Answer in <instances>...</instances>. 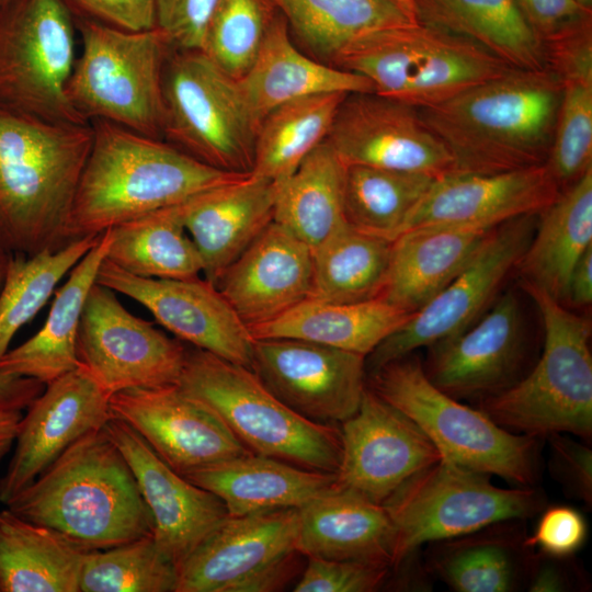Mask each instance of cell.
Returning <instances> with one entry per match:
<instances>
[{"label":"cell","instance_id":"obj_1","mask_svg":"<svg viewBox=\"0 0 592 592\" xmlns=\"http://www.w3.org/2000/svg\"><path fill=\"white\" fill-rule=\"evenodd\" d=\"M90 124L92 144L73 197L67 243L248 175L215 169L163 139L106 121Z\"/></svg>","mask_w":592,"mask_h":592},{"label":"cell","instance_id":"obj_2","mask_svg":"<svg viewBox=\"0 0 592 592\" xmlns=\"http://www.w3.org/2000/svg\"><path fill=\"white\" fill-rule=\"evenodd\" d=\"M560 98L550 69H511L419 111L455 172L499 173L546 163Z\"/></svg>","mask_w":592,"mask_h":592},{"label":"cell","instance_id":"obj_3","mask_svg":"<svg viewBox=\"0 0 592 592\" xmlns=\"http://www.w3.org/2000/svg\"><path fill=\"white\" fill-rule=\"evenodd\" d=\"M91 144V124L46 121L0 105L1 248L31 255L67 244Z\"/></svg>","mask_w":592,"mask_h":592},{"label":"cell","instance_id":"obj_4","mask_svg":"<svg viewBox=\"0 0 592 592\" xmlns=\"http://www.w3.org/2000/svg\"><path fill=\"white\" fill-rule=\"evenodd\" d=\"M5 505L87 551L153 532L152 515L132 469L104 428L71 444Z\"/></svg>","mask_w":592,"mask_h":592},{"label":"cell","instance_id":"obj_5","mask_svg":"<svg viewBox=\"0 0 592 592\" xmlns=\"http://www.w3.org/2000/svg\"><path fill=\"white\" fill-rule=\"evenodd\" d=\"M536 304L544 328L543 351L514 385L478 401L498 425L538 439L562 433L592 436L590 321L539 287L521 281Z\"/></svg>","mask_w":592,"mask_h":592},{"label":"cell","instance_id":"obj_6","mask_svg":"<svg viewBox=\"0 0 592 592\" xmlns=\"http://www.w3.org/2000/svg\"><path fill=\"white\" fill-rule=\"evenodd\" d=\"M178 386L209 407L251 453L337 474L340 430L296 413L251 368L194 348L186 350Z\"/></svg>","mask_w":592,"mask_h":592},{"label":"cell","instance_id":"obj_7","mask_svg":"<svg viewBox=\"0 0 592 592\" xmlns=\"http://www.w3.org/2000/svg\"><path fill=\"white\" fill-rule=\"evenodd\" d=\"M368 388L409 417L443 458L469 470L497 476L514 487H535L539 439L513 433L478 408L439 389L411 354L371 371Z\"/></svg>","mask_w":592,"mask_h":592},{"label":"cell","instance_id":"obj_8","mask_svg":"<svg viewBox=\"0 0 592 592\" xmlns=\"http://www.w3.org/2000/svg\"><path fill=\"white\" fill-rule=\"evenodd\" d=\"M332 66L363 76L375 93L417 109L514 69L479 45L418 21L356 38Z\"/></svg>","mask_w":592,"mask_h":592},{"label":"cell","instance_id":"obj_9","mask_svg":"<svg viewBox=\"0 0 592 592\" xmlns=\"http://www.w3.org/2000/svg\"><path fill=\"white\" fill-rule=\"evenodd\" d=\"M81 39L66 93L87 121L163 139V75L173 50L158 29L125 31L75 19Z\"/></svg>","mask_w":592,"mask_h":592},{"label":"cell","instance_id":"obj_10","mask_svg":"<svg viewBox=\"0 0 592 592\" xmlns=\"http://www.w3.org/2000/svg\"><path fill=\"white\" fill-rule=\"evenodd\" d=\"M383 506L396 531V567L423 544L532 517L546 502L535 487H498L490 476L442 457L409 479Z\"/></svg>","mask_w":592,"mask_h":592},{"label":"cell","instance_id":"obj_11","mask_svg":"<svg viewBox=\"0 0 592 592\" xmlns=\"http://www.w3.org/2000/svg\"><path fill=\"white\" fill-rule=\"evenodd\" d=\"M163 102V140L215 169L251 173L259 124L238 80L202 50L171 52Z\"/></svg>","mask_w":592,"mask_h":592},{"label":"cell","instance_id":"obj_12","mask_svg":"<svg viewBox=\"0 0 592 592\" xmlns=\"http://www.w3.org/2000/svg\"><path fill=\"white\" fill-rule=\"evenodd\" d=\"M76 23L62 0L0 4V105L46 121L90 124L66 86L76 60Z\"/></svg>","mask_w":592,"mask_h":592},{"label":"cell","instance_id":"obj_13","mask_svg":"<svg viewBox=\"0 0 592 592\" xmlns=\"http://www.w3.org/2000/svg\"><path fill=\"white\" fill-rule=\"evenodd\" d=\"M537 216H520L494 227L468 264L367 356L371 371L471 326L516 270L534 235Z\"/></svg>","mask_w":592,"mask_h":592},{"label":"cell","instance_id":"obj_14","mask_svg":"<svg viewBox=\"0 0 592 592\" xmlns=\"http://www.w3.org/2000/svg\"><path fill=\"white\" fill-rule=\"evenodd\" d=\"M185 346L129 312L115 292L95 282L78 331L77 356L110 397L118 391L177 385Z\"/></svg>","mask_w":592,"mask_h":592},{"label":"cell","instance_id":"obj_15","mask_svg":"<svg viewBox=\"0 0 592 592\" xmlns=\"http://www.w3.org/2000/svg\"><path fill=\"white\" fill-rule=\"evenodd\" d=\"M326 140L345 166L417 172L434 179L455 172L452 156L419 109L375 92L348 94Z\"/></svg>","mask_w":592,"mask_h":592},{"label":"cell","instance_id":"obj_16","mask_svg":"<svg viewBox=\"0 0 592 592\" xmlns=\"http://www.w3.org/2000/svg\"><path fill=\"white\" fill-rule=\"evenodd\" d=\"M366 356L297 339L253 341L251 369L283 403L318 423L353 415L366 388Z\"/></svg>","mask_w":592,"mask_h":592},{"label":"cell","instance_id":"obj_17","mask_svg":"<svg viewBox=\"0 0 592 592\" xmlns=\"http://www.w3.org/2000/svg\"><path fill=\"white\" fill-rule=\"evenodd\" d=\"M341 423L338 483L374 503L383 505L409 479L442 458L409 417L367 385L356 412Z\"/></svg>","mask_w":592,"mask_h":592},{"label":"cell","instance_id":"obj_18","mask_svg":"<svg viewBox=\"0 0 592 592\" xmlns=\"http://www.w3.org/2000/svg\"><path fill=\"white\" fill-rule=\"evenodd\" d=\"M95 282L143 305L180 340L251 368L254 340L248 326L207 280L140 277L104 259Z\"/></svg>","mask_w":592,"mask_h":592},{"label":"cell","instance_id":"obj_19","mask_svg":"<svg viewBox=\"0 0 592 592\" xmlns=\"http://www.w3.org/2000/svg\"><path fill=\"white\" fill-rule=\"evenodd\" d=\"M110 408L183 477L250 453L209 407L178 384L118 391L110 397Z\"/></svg>","mask_w":592,"mask_h":592},{"label":"cell","instance_id":"obj_20","mask_svg":"<svg viewBox=\"0 0 592 592\" xmlns=\"http://www.w3.org/2000/svg\"><path fill=\"white\" fill-rule=\"evenodd\" d=\"M471 326L432 345L423 369L445 394L477 402L519 382L526 342L516 295H501Z\"/></svg>","mask_w":592,"mask_h":592},{"label":"cell","instance_id":"obj_21","mask_svg":"<svg viewBox=\"0 0 592 592\" xmlns=\"http://www.w3.org/2000/svg\"><path fill=\"white\" fill-rule=\"evenodd\" d=\"M112 417L110 396L80 364L45 385L20 421L13 456L0 478V502L7 504L71 444L103 429Z\"/></svg>","mask_w":592,"mask_h":592},{"label":"cell","instance_id":"obj_22","mask_svg":"<svg viewBox=\"0 0 592 592\" xmlns=\"http://www.w3.org/2000/svg\"><path fill=\"white\" fill-rule=\"evenodd\" d=\"M104 431L121 451L153 520V538L177 567L229 514L223 501L174 471L124 421Z\"/></svg>","mask_w":592,"mask_h":592},{"label":"cell","instance_id":"obj_23","mask_svg":"<svg viewBox=\"0 0 592 592\" xmlns=\"http://www.w3.org/2000/svg\"><path fill=\"white\" fill-rule=\"evenodd\" d=\"M559 193L545 163L499 173L454 172L434 181L400 234L432 225L496 227L539 214Z\"/></svg>","mask_w":592,"mask_h":592},{"label":"cell","instance_id":"obj_24","mask_svg":"<svg viewBox=\"0 0 592 592\" xmlns=\"http://www.w3.org/2000/svg\"><path fill=\"white\" fill-rule=\"evenodd\" d=\"M312 250L272 221L215 285L248 326L272 320L310 296Z\"/></svg>","mask_w":592,"mask_h":592},{"label":"cell","instance_id":"obj_25","mask_svg":"<svg viewBox=\"0 0 592 592\" xmlns=\"http://www.w3.org/2000/svg\"><path fill=\"white\" fill-rule=\"evenodd\" d=\"M297 508L228 515L178 566L175 592H227L263 565L295 550Z\"/></svg>","mask_w":592,"mask_h":592},{"label":"cell","instance_id":"obj_26","mask_svg":"<svg viewBox=\"0 0 592 592\" xmlns=\"http://www.w3.org/2000/svg\"><path fill=\"white\" fill-rule=\"evenodd\" d=\"M276 183L251 173L202 192L184 203V226L203 265L217 284L224 272L273 221Z\"/></svg>","mask_w":592,"mask_h":592},{"label":"cell","instance_id":"obj_27","mask_svg":"<svg viewBox=\"0 0 592 592\" xmlns=\"http://www.w3.org/2000/svg\"><path fill=\"white\" fill-rule=\"evenodd\" d=\"M298 515L301 555L395 567L396 531L382 504L339 485L298 508Z\"/></svg>","mask_w":592,"mask_h":592},{"label":"cell","instance_id":"obj_28","mask_svg":"<svg viewBox=\"0 0 592 592\" xmlns=\"http://www.w3.org/2000/svg\"><path fill=\"white\" fill-rule=\"evenodd\" d=\"M493 228L432 225L401 232L392 240L379 298L408 312L419 311L468 264Z\"/></svg>","mask_w":592,"mask_h":592},{"label":"cell","instance_id":"obj_29","mask_svg":"<svg viewBox=\"0 0 592 592\" xmlns=\"http://www.w3.org/2000/svg\"><path fill=\"white\" fill-rule=\"evenodd\" d=\"M238 83L259 126L272 110L299 98L374 92L372 83L363 76L322 62L298 49L280 13L271 23L252 66Z\"/></svg>","mask_w":592,"mask_h":592},{"label":"cell","instance_id":"obj_30","mask_svg":"<svg viewBox=\"0 0 592 592\" xmlns=\"http://www.w3.org/2000/svg\"><path fill=\"white\" fill-rule=\"evenodd\" d=\"M184 477L218 497L232 516L298 509L339 486L337 474L303 468L251 452Z\"/></svg>","mask_w":592,"mask_h":592},{"label":"cell","instance_id":"obj_31","mask_svg":"<svg viewBox=\"0 0 592 592\" xmlns=\"http://www.w3.org/2000/svg\"><path fill=\"white\" fill-rule=\"evenodd\" d=\"M515 521L437 540L428 556L429 570L457 592H511L526 587L534 550Z\"/></svg>","mask_w":592,"mask_h":592},{"label":"cell","instance_id":"obj_32","mask_svg":"<svg viewBox=\"0 0 592 592\" xmlns=\"http://www.w3.org/2000/svg\"><path fill=\"white\" fill-rule=\"evenodd\" d=\"M110 242L109 229L71 269L64 285L55 292L42 328L25 342L10 349L0 361L7 373L31 377L44 385L79 366L77 338L82 310Z\"/></svg>","mask_w":592,"mask_h":592},{"label":"cell","instance_id":"obj_33","mask_svg":"<svg viewBox=\"0 0 592 592\" xmlns=\"http://www.w3.org/2000/svg\"><path fill=\"white\" fill-rule=\"evenodd\" d=\"M412 315L382 298L338 304L308 297L278 317L248 329L253 340L297 339L367 357Z\"/></svg>","mask_w":592,"mask_h":592},{"label":"cell","instance_id":"obj_34","mask_svg":"<svg viewBox=\"0 0 592 592\" xmlns=\"http://www.w3.org/2000/svg\"><path fill=\"white\" fill-rule=\"evenodd\" d=\"M418 22L466 38L511 68H547L543 42L516 0H412Z\"/></svg>","mask_w":592,"mask_h":592},{"label":"cell","instance_id":"obj_35","mask_svg":"<svg viewBox=\"0 0 592 592\" xmlns=\"http://www.w3.org/2000/svg\"><path fill=\"white\" fill-rule=\"evenodd\" d=\"M538 215L516 270L521 281L563 303L574 265L592 247V168Z\"/></svg>","mask_w":592,"mask_h":592},{"label":"cell","instance_id":"obj_36","mask_svg":"<svg viewBox=\"0 0 592 592\" xmlns=\"http://www.w3.org/2000/svg\"><path fill=\"white\" fill-rule=\"evenodd\" d=\"M86 553L50 527L0 511V592H79Z\"/></svg>","mask_w":592,"mask_h":592},{"label":"cell","instance_id":"obj_37","mask_svg":"<svg viewBox=\"0 0 592 592\" xmlns=\"http://www.w3.org/2000/svg\"><path fill=\"white\" fill-rule=\"evenodd\" d=\"M346 166L323 140L284 181L276 183L273 221L311 250L346 224Z\"/></svg>","mask_w":592,"mask_h":592},{"label":"cell","instance_id":"obj_38","mask_svg":"<svg viewBox=\"0 0 592 592\" xmlns=\"http://www.w3.org/2000/svg\"><path fill=\"white\" fill-rule=\"evenodd\" d=\"M292 36L318 60L332 65L339 53L371 32L417 21L401 0H272Z\"/></svg>","mask_w":592,"mask_h":592},{"label":"cell","instance_id":"obj_39","mask_svg":"<svg viewBox=\"0 0 592 592\" xmlns=\"http://www.w3.org/2000/svg\"><path fill=\"white\" fill-rule=\"evenodd\" d=\"M181 204L110 228L105 259L140 277H198L202 260L184 226Z\"/></svg>","mask_w":592,"mask_h":592},{"label":"cell","instance_id":"obj_40","mask_svg":"<svg viewBox=\"0 0 592 592\" xmlns=\"http://www.w3.org/2000/svg\"><path fill=\"white\" fill-rule=\"evenodd\" d=\"M391 249L392 240L357 230L346 223L312 249L309 297L338 304L379 298Z\"/></svg>","mask_w":592,"mask_h":592},{"label":"cell","instance_id":"obj_41","mask_svg":"<svg viewBox=\"0 0 592 592\" xmlns=\"http://www.w3.org/2000/svg\"><path fill=\"white\" fill-rule=\"evenodd\" d=\"M346 93H320L286 102L260 123L251 174L280 183L327 139Z\"/></svg>","mask_w":592,"mask_h":592},{"label":"cell","instance_id":"obj_42","mask_svg":"<svg viewBox=\"0 0 592 592\" xmlns=\"http://www.w3.org/2000/svg\"><path fill=\"white\" fill-rule=\"evenodd\" d=\"M435 180L417 172L346 166L345 220L357 230L394 240Z\"/></svg>","mask_w":592,"mask_h":592},{"label":"cell","instance_id":"obj_43","mask_svg":"<svg viewBox=\"0 0 592 592\" xmlns=\"http://www.w3.org/2000/svg\"><path fill=\"white\" fill-rule=\"evenodd\" d=\"M100 235L73 240L57 250L11 255L0 291V361L10 350L16 332L44 307L60 280L87 254Z\"/></svg>","mask_w":592,"mask_h":592},{"label":"cell","instance_id":"obj_44","mask_svg":"<svg viewBox=\"0 0 592 592\" xmlns=\"http://www.w3.org/2000/svg\"><path fill=\"white\" fill-rule=\"evenodd\" d=\"M177 565L147 535L86 553L79 592H175Z\"/></svg>","mask_w":592,"mask_h":592},{"label":"cell","instance_id":"obj_45","mask_svg":"<svg viewBox=\"0 0 592 592\" xmlns=\"http://www.w3.org/2000/svg\"><path fill=\"white\" fill-rule=\"evenodd\" d=\"M556 76L561 98L545 164L561 191L592 168V68Z\"/></svg>","mask_w":592,"mask_h":592},{"label":"cell","instance_id":"obj_46","mask_svg":"<svg viewBox=\"0 0 592 592\" xmlns=\"http://www.w3.org/2000/svg\"><path fill=\"white\" fill-rule=\"evenodd\" d=\"M278 11L272 0H219L202 52L225 73L242 78Z\"/></svg>","mask_w":592,"mask_h":592},{"label":"cell","instance_id":"obj_47","mask_svg":"<svg viewBox=\"0 0 592 592\" xmlns=\"http://www.w3.org/2000/svg\"><path fill=\"white\" fill-rule=\"evenodd\" d=\"M295 592H372L385 582V563L307 557Z\"/></svg>","mask_w":592,"mask_h":592},{"label":"cell","instance_id":"obj_48","mask_svg":"<svg viewBox=\"0 0 592 592\" xmlns=\"http://www.w3.org/2000/svg\"><path fill=\"white\" fill-rule=\"evenodd\" d=\"M219 0H156V27L175 50H202Z\"/></svg>","mask_w":592,"mask_h":592},{"label":"cell","instance_id":"obj_49","mask_svg":"<svg viewBox=\"0 0 592 592\" xmlns=\"http://www.w3.org/2000/svg\"><path fill=\"white\" fill-rule=\"evenodd\" d=\"M525 545L548 556L569 558L588 537V524L580 511L568 505L544 508Z\"/></svg>","mask_w":592,"mask_h":592},{"label":"cell","instance_id":"obj_50","mask_svg":"<svg viewBox=\"0 0 592 592\" xmlns=\"http://www.w3.org/2000/svg\"><path fill=\"white\" fill-rule=\"evenodd\" d=\"M549 469L551 476L572 497L591 508L592 504V451L569 436L551 434Z\"/></svg>","mask_w":592,"mask_h":592},{"label":"cell","instance_id":"obj_51","mask_svg":"<svg viewBox=\"0 0 592 592\" xmlns=\"http://www.w3.org/2000/svg\"><path fill=\"white\" fill-rule=\"evenodd\" d=\"M75 19L125 31L156 27V0H62Z\"/></svg>","mask_w":592,"mask_h":592},{"label":"cell","instance_id":"obj_52","mask_svg":"<svg viewBox=\"0 0 592 592\" xmlns=\"http://www.w3.org/2000/svg\"><path fill=\"white\" fill-rule=\"evenodd\" d=\"M527 22L542 42L589 19L592 11L577 0H516Z\"/></svg>","mask_w":592,"mask_h":592},{"label":"cell","instance_id":"obj_53","mask_svg":"<svg viewBox=\"0 0 592 592\" xmlns=\"http://www.w3.org/2000/svg\"><path fill=\"white\" fill-rule=\"evenodd\" d=\"M301 554L288 551L234 583L227 592L282 591L301 570Z\"/></svg>","mask_w":592,"mask_h":592},{"label":"cell","instance_id":"obj_54","mask_svg":"<svg viewBox=\"0 0 592 592\" xmlns=\"http://www.w3.org/2000/svg\"><path fill=\"white\" fill-rule=\"evenodd\" d=\"M562 558L543 553L533 555L526 588L531 592H560L578 587L579 577L570 573V568L562 565Z\"/></svg>","mask_w":592,"mask_h":592},{"label":"cell","instance_id":"obj_55","mask_svg":"<svg viewBox=\"0 0 592 592\" xmlns=\"http://www.w3.org/2000/svg\"><path fill=\"white\" fill-rule=\"evenodd\" d=\"M44 388L45 385L37 379L0 368V412L25 410Z\"/></svg>","mask_w":592,"mask_h":592},{"label":"cell","instance_id":"obj_56","mask_svg":"<svg viewBox=\"0 0 592 592\" xmlns=\"http://www.w3.org/2000/svg\"><path fill=\"white\" fill-rule=\"evenodd\" d=\"M563 303L588 307L592 303V247L574 265L567 285ZM562 303V304H563Z\"/></svg>","mask_w":592,"mask_h":592},{"label":"cell","instance_id":"obj_57","mask_svg":"<svg viewBox=\"0 0 592 592\" xmlns=\"http://www.w3.org/2000/svg\"><path fill=\"white\" fill-rule=\"evenodd\" d=\"M22 415V411L0 412V462L10 452L15 442Z\"/></svg>","mask_w":592,"mask_h":592},{"label":"cell","instance_id":"obj_58","mask_svg":"<svg viewBox=\"0 0 592 592\" xmlns=\"http://www.w3.org/2000/svg\"><path fill=\"white\" fill-rule=\"evenodd\" d=\"M11 253L0 247V291L3 286Z\"/></svg>","mask_w":592,"mask_h":592},{"label":"cell","instance_id":"obj_59","mask_svg":"<svg viewBox=\"0 0 592 592\" xmlns=\"http://www.w3.org/2000/svg\"><path fill=\"white\" fill-rule=\"evenodd\" d=\"M584 9L592 11V0H577Z\"/></svg>","mask_w":592,"mask_h":592},{"label":"cell","instance_id":"obj_60","mask_svg":"<svg viewBox=\"0 0 592 592\" xmlns=\"http://www.w3.org/2000/svg\"><path fill=\"white\" fill-rule=\"evenodd\" d=\"M403 1L413 12V9H412V0H401Z\"/></svg>","mask_w":592,"mask_h":592},{"label":"cell","instance_id":"obj_61","mask_svg":"<svg viewBox=\"0 0 592 592\" xmlns=\"http://www.w3.org/2000/svg\"><path fill=\"white\" fill-rule=\"evenodd\" d=\"M4 1H7V0H0V4L3 3Z\"/></svg>","mask_w":592,"mask_h":592}]
</instances>
